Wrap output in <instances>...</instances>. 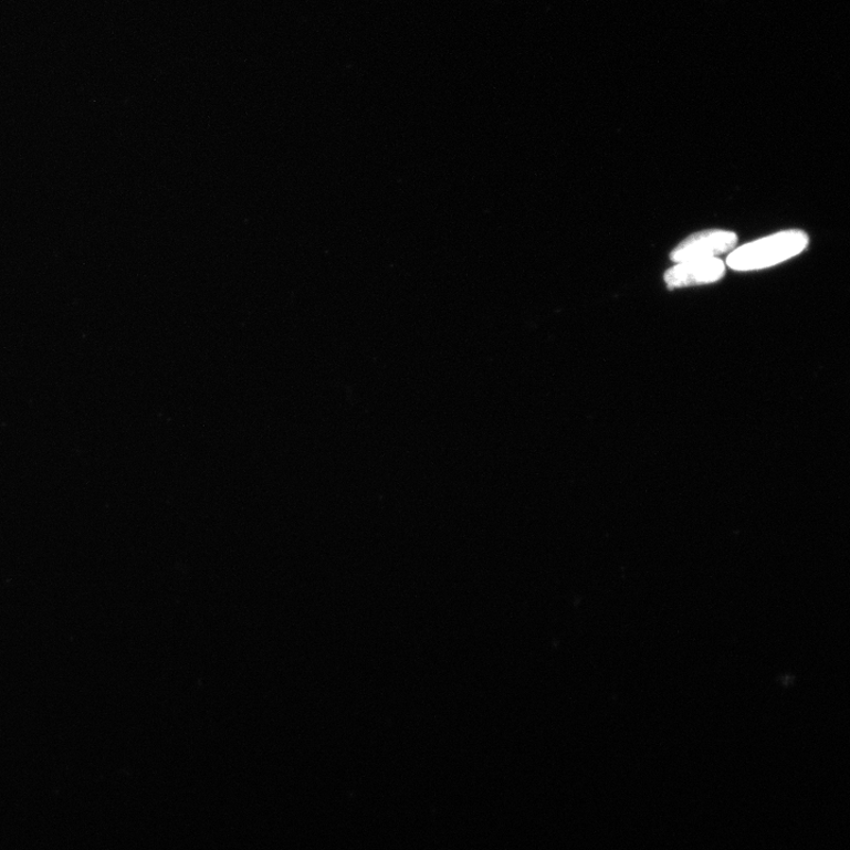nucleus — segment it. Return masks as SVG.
Returning <instances> with one entry per match:
<instances>
[{"label":"nucleus","instance_id":"obj_1","mask_svg":"<svg viewBox=\"0 0 850 850\" xmlns=\"http://www.w3.org/2000/svg\"><path fill=\"white\" fill-rule=\"evenodd\" d=\"M809 244L801 230L778 232L735 249L726 259L734 271L749 272L776 266L802 253Z\"/></svg>","mask_w":850,"mask_h":850},{"label":"nucleus","instance_id":"obj_2","mask_svg":"<svg viewBox=\"0 0 850 850\" xmlns=\"http://www.w3.org/2000/svg\"><path fill=\"white\" fill-rule=\"evenodd\" d=\"M738 238L734 232L709 230L688 237L671 252L675 264L690 260L713 259L736 249Z\"/></svg>","mask_w":850,"mask_h":850},{"label":"nucleus","instance_id":"obj_3","mask_svg":"<svg viewBox=\"0 0 850 850\" xmlns=\"http://www.w3.org/2000/svg\"><path fill=\"white\" fill-rule=\"evenodd\" d=\"M725 274V265L718 258L690 260L679 263L665 272L664 280L670 290L716 283Z\"/></svg>","mask_w":850,"mask_h":850}]
</instances>
